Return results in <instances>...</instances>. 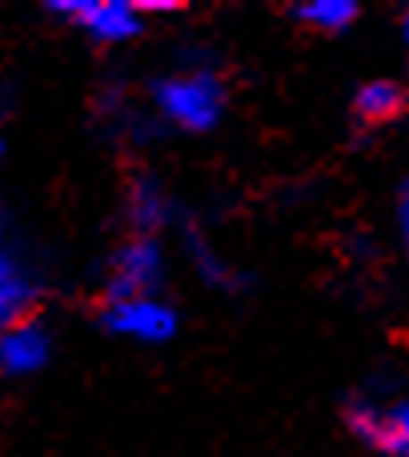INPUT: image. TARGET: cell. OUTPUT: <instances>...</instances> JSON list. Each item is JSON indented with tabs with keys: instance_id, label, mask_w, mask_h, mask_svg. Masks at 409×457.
<instances>
[{
	"instance_id": "cell-1",
	"label": "cell",
	"mask_w": 409,
	"mask_h": 457,
	"mask_svg": "<svg viewBox=\"0 0 409 457\" xmlns=\"http://www.w3.org/2000/svg\"><path fill=\"white\" fill-rule=\"evenodd\" d=\"M161 104L165 112L185 129H209L217 120L221 104H225V93L213 77H177V80H165L157 88Z\"/></svg>"
},
{
	"instance_id": "cell-2",
	"label": "cell",
	"mask_w": 409,
	"mask_h": 457,
	"mask_svg": "<svg viewBox=\"0 0 409 457\" xmlns=\"http://www.w3.org/2000/svg\"><path fill=\"white\" fill-rule=\"evenodd\" d=\"M349 426H354L357 437H365L370 445H378L381 453L389 457H409V405L405 410H349Z\"/></svg>"
},
{
	"instance_id": "cell-3",
	"label": "cell",
	"mask_w": 409,
	"mask_h": 457,
	"mask_svg": "<svg viewBox=\"0 0 409 457\" xmlns=\"http://www.w3.org/2000/svg\"><path fill=\"white\" fill-rule=\"evenodd\" d=\"M405 112H409V93L397 80H370V85H362L354 96V117L362 120L365 129L394 125Z\"/></svg>"
},
{
	"instance_id": "cell-4",
	"label": "cell",
	"mask_w": 409,
	"mask_h": 457,
	"mask_svg": "<svg viewBox=\"0 0 409 457\" xmlns=\"http://www.w3.org/2000/svg\"><path fill=\"white\" fill-rule=\"evenodd\" d=\"M289 16L301 29L313 32H341L362 16V8L354 0H309V4H289Z\"/></svg>"
},
{
	"instance_id": "cell-5",
	"label": "cell",
	"mask_w": 409,
	"mask_h": 457,
	"mask_svg": "<svg viewBox=\"0 0 409 457\" xmlns=\"http://www.w3.org/2000/svg\"><path fill=\"white\" fill-rule=\"evenodd\" d=\"M88 29H93L101 40H125L141 29V12H137V4H121V0L117 4H101V12L93 16Z\"/></svg>"
},
{
	"instance_id": "cell-6",
	"label": "cell",
	"mask_w": 409,
	"mask_h": 457,
	"mask_svg": "<svg viewBox=\"0 0 409 457\" xmlns=\"http://www.w3.org/2000/svg\"><path fill=\"white\" fill-rule=\"evenodd\" d=\"M405 37H409V12H405Z\"/></svg>"
}]
</instances>
